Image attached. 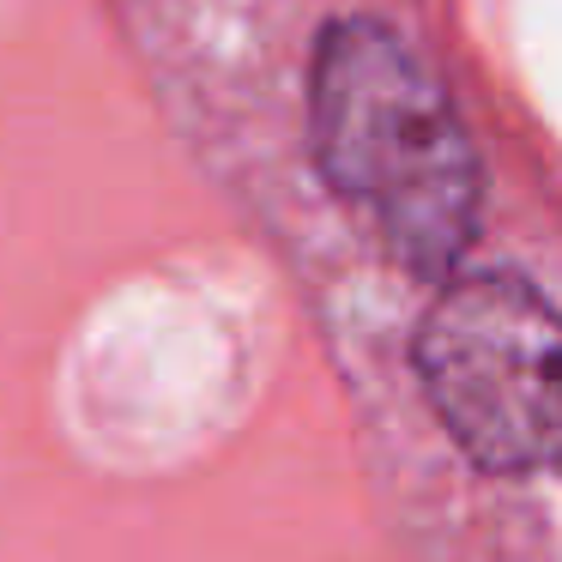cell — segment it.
<instances>
[{"mask_svg": "<svg viewBox=\"0 0 562 562\" xmlns=\"http://www.w3.org/2000/svg\"><path fill=\"white\" fill-rule=\"evenodd\" d=\"M308 158L321 182L424 279H448L477 236V151L441 74L381 19H333L308 49Z\"/></svg>", "mask_w": 562, "mask_h": 562, "instance_id": "obj_1", "label": "cell"}, {"mask_svg": "<svg viewBox=\"0 0 562 562\" xmlns=\"http://www.w3.org/2000/svg\"><path fill=\"white\" fill-rule=\"evenodd\" d=\"M412 369L429 412L490 472L562 460V308L514 272L441 284L417 321Z\"/></svg>", "mask_w": 562, "mask_h": 562, "instance_id": "obj_2", "label": "cell"}]
</instances>
